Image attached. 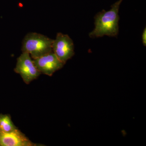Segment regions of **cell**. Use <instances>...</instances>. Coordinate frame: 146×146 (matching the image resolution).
I'll return each instance as SVG.
<instances>
[{
  "label": "cell",
  "mask_w": 146,
  "mask_h": 146,
  "mask_svg": "<svg viewBox=\"0 0 146 146\" xmlns=\"http://www.w3.org/2000/svg\"><path fill=\"white\" fill-rule=\"evenodd\" d=\"M123 0H119L111 6L108 11L103 10L95 17V28L89 34L91 38L104 35L116 36L119 33V9Z\"/></svg>",
  "instance_id": "1"
},
{
  "label": "cell",
  "mask_w": 146,
  "mask_h": 146,
  "mask_svg": "<svg viewBox=\"0 0 146 146\" xmlns=\"http://www.w3.org/2000/svg\"><path fill=\"white\" fill-rule=\"evenodd\" d=\"M53 40L39 33H29L23 40L22 51L29 53L33 59L38 58L52 51Z\"/></svg>",
  "instance_id": "2"
},
{
  "label": "cell",
  "mask_w": 146,
  "mask_h": 146,
  "mask_svg": "<svg viewBox=\"0 0 146 146\" xmlns=\"http://www.w3.org/2000/svg\"><path fill=\"white\" fill-rule=\"evenodd\" d=\"M14 71L21 76L24 82L27 84L36 79L41 74L35 65L30 55L26 52H23L17 58Z\"/></svg>",
  "instance_id": "3"
},
{
  "label": "cell",
  "mask_w": 146,
  "mask_h": 146,
  "mask_svg": "<svg viewBox=\"0 0 146 146\" xmlns=\"http://www.w3.org/2000/svg\"><path fill=\"white\" fill-rule=\"evenodd\" d=\"M53 52L64 64L74 54L72 40L68 35L59 33L52 45Z\"/></svg>",
  "instance_id": "4"
},
{
  "label": "cell",
  "mask_w": 146,
  "mask_h": 146,
  "mask_svg": "<svg viewBox=\"0 0 146 146\" xmlns=\"http://www.w3.org/2000/svg\"><path fill=\"white\" fill-rule=\"evenodd\" d=\"M33 60L36 68L41 74L50 76L63 68L64 65L53 51Z\"/></svg>",
  "instance_id": "5"
},
{
  "label": "cell",
  "mask_w": 146,
  "mask_h": 146,
  "mask_svg": "<svg viewBox=\"0 0 146 146\" xmlns=\"http://www.w3.org/2000/svg\"><path fill=\"white\" fill-rule=\"evenodd\" d=\"M43 146L33 143L18 129L7 133L0 130V146Z\"/></svg>",
  "instance_id": "6"
},
{
  "label": "cell",
  "mask_w": 146,
  "mask_h": 146,
  "mask_svg": "<svg viewBox=\"0 0 146 146\" xmlns=\"http://www.w3.org/2000/svg\"><path fill=\"white\" fill-rule=\"evenodd\" d=\"M0 115V130L9 133L18 129L13 124L10 115L3 114H1Z\"/></svg>",
  "instance_id": "7"
},
{
  "label": "cell",
  "mask_w": 146,
  "mask_h": 146,
  "mask_svg": "<svg viewBox=\"0 0 146 146\" xmlns=\"http://www.w3.org/2000/svg\"><path fill=\"white\" fill-rule=\"evenodd\" d=\"M142 41H143V44L145 46H146V28L144 30L143 32V34H142Z\"/></svg>",
  "instance_id": "8"
},
{
  "label": "cell",
  "mask_w": 146,
  "mask_h": 146,
  "mask_svg": "<svg viewBox=\"0 0 146 146\" xmlns=\"http://www.w3.org/2000/svg\"><path fill=\"white\" fill-rule=\"evenodd\" d=\"M0 116H1V115H0Z\"/></svg>",
  "instance_id": "9"
}]
</instances>
